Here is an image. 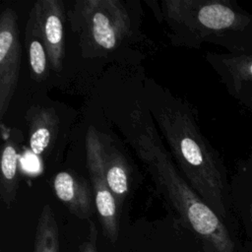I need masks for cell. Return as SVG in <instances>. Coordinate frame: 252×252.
Listing matches in <instances>:
<instances>
[{"instance_id":"obj_3","label":"cell","mask_w":252,"mask_h":252,"mask_svg":"<svg viewBox=\"0 0 252 252\" xmlns=\"http://www.w3.org/2000/svg\"><path fill=\"white\" fill-rule=\"evenodd\" d=\"M67 19L84 58L111 53L132 32L130 12L120 0H78L67 11Z\"/></svg>"},{"instance_id":"obj_10","label":"cell","mask_w":252,"mask_h":252,"mask_svg":"<svg viewBox=\"0 0 252 252\" xmlns=\"http://www.w3.org/2000/svg\"><path fill=\"white\" fill-rule=\"evenodd\" d=\"M103 140V139H102ZM103 167L109 189L119 206L126 199L130 188V170L126 158L113 145L103 140Z\"/></svg>"},{"instance_id":"obj_8","label":"cell","mask_w":252,"mask_h":252,"mask_svg":"<svg viewBox=\"0 0 252 252\" xmlns=\"http://www.w3.org/2000/svg\"><path fill=\"white\" fill-rule=\"evenodd\" d=\"M205 58L232 97L241 90L252 88V53L207 52Z\"/></svg>"},{"instance_id":"obj_15","label":"cell","mask_w":252,"mask_h":252,"mask_svg":"<svg viewBox=\"0 0 252 252\" xmlns=\"http://www.w3.org/2000/svg\"><path fill=\"white\" fill-rule=\"evenodd\" d=\"M78 252H97V228L92 220H89L88 234Z\"/></svg>"},{"instance_id":"obj_14","label":"cell","mask_w":252,"mask_h":252,"mask_svg":"<svg viewBox=\"0 0 252 252\" xmlns=\"http://www.w3.org/2000/svg\"><path fill=\"white\" fill-rule=\"evenodd\" d=\"M26 46L32 78L38 83L44 81L51 70L48 54L42 39L28 26L26 27Z\"/></svg>"},{"instance_id":"obj_5","label":"cell","mask_w":252,"mask_h":252,"mask_svg":"<svg viewBox=\"0 0 252 252\" xmlns=\"http://www.w3.org/2000/svg\"><path fill=\"white\" fill-rule=\"evenodd\" d=\"M22 59L19 18L17 12L6 7L0 14V118L9 109L16 92Z\"/></svg>"},{"instance_id":"obj_13","label":"cell","mask_w":252,"mask_h":252,"mask_svg":"<svg viewBox=\"0 0 252 252\" xmlns=\"http://www.w3.org/2000/svg\"><path fill=\"white\" fill-rule=\"evenodd\" d=\"M33 252H60L58 224L49 204L43 206L37 220Z\"/></svg>"},{"instance_id":"obj_4","label":"cell","mask_w":252,"mask_h":252,"mask_svg":"<svg viewBox=\"0 0 252 252\" xmlns=\"http://www.w3.org/2000/svg\"><path fill=\"white\" fill-rule=\"evenodd\" d=\"M86 158L94 207L102 232L109 242L115 243L119 236L118 203L108 187L104 174L102 134L94 126H90L87 131Z\"/></svg>"},{"instance_id":"obj_11","label":"cell","mask_w":252,"mask_h":252,"mask_svg":"<svg viewBox=\"0 0 252 252\" xmlns=\"http://www.w3.org/2000/svg\"><path fill=\"white\" fill-rule=\"evenodd\" d=\"M19 152L17 143L8 137L2 148L0 172V199L6 208L16 201L19 189Z\"/></svg>"},{"instance_id":"obj_1","label":"cell","mask_w":252,"mask_h":252,"mask_svg":"<svg viewBox=\"0 0 252 252\" xmlns=\"http://www.w3.org/2000/svg\"><path fill=\"white\" fill-rule=\"evenodd\" d=\"M148 111L189 185L221 220L231 202L230 180L219 153L202 134L190 105L160 87H148Z\"/></svg>"},{"instance_id":"obj_2","label":"cell","mask_w":252,"mask_h":252,"mask_svg":"<svg viewBox=\"0 0 252 252\" xmlns=\"http://www.w3.org/2000/svg\"><path fill=\"white\" fill-rule=\"evenodd\" d=\"M158 21L175 46L212 43L230 54L252 53V14L233 0H162Z\"/></svg>"},{"instance_id":"obj_12","label":"cell","mask_w":252,"mask_h":252,"mask_svg":"<svg viewBox=\"0 0 252 252\" xmlns=\"http://www.w3.org/2000/svg\"><path fill=\"white\" fill-rule=\"evenodd\" d=\"M230 197L252 222V152L242 160L230 180Z\"/></svg>"},{"instance_id":"obj_16","label":"cell","mask_w":252,"mask_h":252,"mask_svg":"<svg viewBox=\"0 0 252 252\" xmlns=\"http://www.w3.org/2000/svg\"><path fill=\"white\" fill-rule=\"evenodd\" d=\"M233 97L252 113V88L241 90Z\"/></svg>"},{"instance_id":"obj_6","label":"cell","mask_w":252,"mask_h":252,"mask_svg":"<svg viewBox=\"0 0 252 252\" xmlns=\"http://www.w3.org/2000/svg\"><path fill=\"white\" fill-rule=\"evenodd\" d=\"M67 11L61 0H37L30 11L27 26L43 41L50 69L61 72L65 58V21Z\"/></svg>"},{"instance_id":"obj_9","label":"cell","mask_w":252,"mask_h":252,"mask_svg":"<svg viewBox=\"0 0 252 252\" xmlns=\"http://www.w3.org/2000/svg\"><path fill=\"white\" fill-rule=\"evenodd\" d=\"M31 151L38 157L46 155L56 142L59 116L53 107L32 105L26 113Z\"/></svg>"},{"instance_id":"obj_7","label":"cell","mask_w":252,"mask_h":252,"mask_svg":"<svg viewBox=\"0 0 252 252\" xmlns=\"http://www.w3.org/2000/svg\"><path fill=\"white\" fill-rule=\"evenodd\" d=\"M57 199L67 210L81 220H90L94 211V193L91 182L74 170H63L51 181Z\"/></svg>"}]
</instances>
